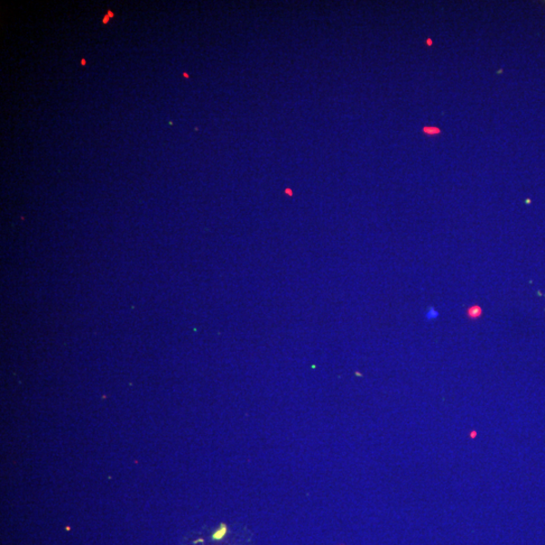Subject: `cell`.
<instances>
[{"label":"cell","mask_w":545,"mask_h":545,"mask_svg":"<svg viewBox=\"0 0 545 545\" xmlns=\"http://www.w3.org/2000/svg\"><path fill=\"white\" fill-rule=\"evenodd\" d=\"M424 132L428 133L429 135H436L434 133H439V129L436 128V127H428V128H424Z\"/></svg>","instance_id":"cell-1"}]
</instances>
